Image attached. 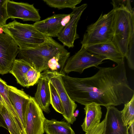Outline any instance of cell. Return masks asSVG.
<instances>
[{
	"instance_id": "obj_28",
	"label": "cell",
	"mask_w": 134,
	"mask_h": 134,
	"mask_svg": "<svg viewBox=\"0 0 134 134\" xmlns=\"http://www.w3.org/2000/svg\"><path fill=\"white\" fill-rule=\"evenodd\" d=\"M105 123L104 119L97 126L85 134H104Z\"/></svg>"
},
{
	"instance_id": "obj_3",
	"label": "cell",
	"mask_w": 134,
	"mask_h": 134,
	"mask_svg": "<svg viewBox=\"0 0 134 134\" xmlns=\"http://www.w3.org/2000/svg\"><path fill=\"white\" fill-rule=\"evenodd\" d=\"M67 51L64 46L47 36L46 41L36 47L20 49L18 57L41 73L49 70L48 65L53 59Z\"/></svg>"
},
{
	"instance_id": "obj_23",
	"label": "cell",
	"mask_w": 134,
	"mask_h": 134,
	"mask_svg": "<svg viewBox=\"0 0 134 134\" xmlns=\"http://www.w3.org/2000/svg\"><path fill=\"white\" fill-rule=\"evenodd\" d=\"M48 81L50 93V104L55 111L63 115L64 109L60 99L55 88L51 82Z\"/></svg>"
},
{
	"instance_id": "obj_30",
	"label": "cell",
	"mask_w": 134,
	"mask_h": 134,
	"mask_svg": "<svg viewBox=\"0 0 134 134\" xmlns=\"http://www.w3.org/2000/svg\"><path fill=\"white\" fill-rule=\"evenodd\" d=\"M4 107L7 109V107L5 101L1 95L0 94V111Z\"/></svg>"
},
{
	"instance_id": "obj_31",
	"label": "cell",
	"mask_w": 134,
	"mask_h": 134,
	"mask_svg": "<svg viewBox=\"0 0 134 134\" xmlns=\"http://www.w3.org/2000/svg\"><path fill=\"white\" fill-rule=\"evenodd\" d=\"M0 127H2L8 130L4 120L0 114Z\"/></svg>"
},
{
	"instance_id": "obj_9",
	"label": "cell",
	"mask_w": 134,
	"mask_h": 134,
	"mask_svg": "<svg viewBox=\"0 0 134 134\" xmlns=\"http://www.w3.org/2000/svg\"><path fill=\"white\" fill-rule=\"evenodd\" d=\"M20 48L9 35L0 34V74L9 73Z\"/></svg>"
},
{
	"instance_id": "obj_16",
	"label": "cell",
	"mask_w": 134,
	"mask_h": 134,
	"mask_svg": "<svg viewBox=\"0 0 134 134\" xmlns=\"http://www.w3.org/2000/svg\"><path fill=\"white\" fill-rule=\"evenodd\" d=\"M49 81L41 75L37 83L36 91L34 97L42 111L47 113L50 112V93Z\"/></svg>"
},
{
	"instance_id": "obj_11",
	"label": "cell",
	"mask_w": 134,
	"mask_h": 134,
	"mask_svg": "<svg viewBox=\"0 0 134 134\" xmlns=\"http://www.w3.org/2000/svg\"><path fill=\"white\" fill-rule=\"evenodd\" d=\"M87 6V4L84 3L72 9L74 12L72 16L57 37L64 46L69 48L73 47L75 40L79 38L77 32V24L83 12Z\"/></svg>"
},
{
	"instance_id": "obj_15",
	"label": "cell",
	"mask_w": 134,
	"mask_h": 134,
	"mask_svg": "<svg viewBox=\"0 0 134 134\" xmlns=\"http://www.w3.org/2000/svg\"><path fill=\"white\" fill-rule=\"evenodd\" d=\"M86 49L91 53L105 58L117 65L124 62V56L112 41L93 45Z\"/></svg>"
},
{
	"instance_id": "obj_13",
	"label": "cell",
	"mask_w": 134,
	"mask_h": 134,
	"mask_svg": "<svg viewBox=\"0 0 134 134\" xmlns=\"http://www.w3.org/2000/svg\"><path fill=\"white\" fill-rule=\"evenodd\" d=\"M106 108L104 134H129L128 127L123 121L121 111L113 106Z\"/></svg>"
},
{
	"instance_id": "obj_26",
	"label": "cell",
	"mask_w": 134,
	"mask_h": 134,
	"mask_svg": "<svg viewBox=\"0 0 134 134\" xmlns=\"http://www.w3.org/2000/svg\"><path fill=\"white\" fill-rule=\"evenodd\" d=\"M41 73L33 67L29 70L26 76L28 87L33 86L37 83Z\"/></svg>"
},
{
	"instance_id": "obj_18",
	"label": "cell",
	"mask_w": 134,
	"mask_h": 134,
	"mask_svg": "<svg viewBox=\"0 0 134 134\" xmlns=\"http://www.w3.org/2000/svg\"><path fill=\"white\" fill-rule=\"evenodd\" d=\"M32 66L22 59H15L9 73L15 78L18 83L24 87H28L27 74Z\"/></svg>"
},
{
	"instance_id": "obj_2",
	"label": "cell",
	"mask_w": 134,
	"mask_h": 134,
	"mask_svg": "<svg viewBox=\"0 0 134 134\" xmlns=\"http://www.w3.org/2000/svg\"><path fill=\"white\" fill-rule=\"evenodd\" d=\"M112 40L126 58L131 69L134 70V12L124 9L115 10Z\"/></svg>"
},
{
	"instance_id": "obj_6",
	"label": "cell",
	"mask_w": 134,
	"mask_h": 134,
	"mask_svg": "<svg viewBox=\"0 0 134 134\" xmlns=\"http://www.w3.org/2000/svg\"><path fill=\"white\" fill-rule=\"evenodd\" d=\"M41 75L52 84L57 90L62 101L64 109L63 115L67 122L72 124L76 118L73 114L77 107L70 97L65 87L61 74L50 70L41 73Z\"/></svg>"
},
{
	"instance_id": "obj_12",
	"label": "cell",
	"mask_w": 134,
	"mask_h": 134,
	"mask_svg": "<svg viewBox=\"0 0 134 134\" xmlns=\"http://www.w3.org/2000/svg\"><path fill=\"white\" fill-rule=\"evenodd\" d=\"M7 8L9 18H19L24 21L35 22L41 20L38 11L33 4L7 0Z\"/></svg>"
},
{
	"instance_id": "obj_22",
	"label": "cell",
	"mask_w": 134,
	"mask_h": 134,
	"mask_svg": "<svg viewBox=\"0 0 134 134\" xmlns=\"http://www.w3.org/2000/svg\"><path fill=\"white\" fill-rule=\"evenodd\" d=\"M0 94L5 101L6 104L7 110L12 115L20 120L16 111L10 100L8 96V85L5 81L1 78H0Z\"/></svg>"
},
{
	"instance_id": "obj_10",
	"label": "cell",
	"mask_w": 134,
	"mask_h": 134,
	"mask_svg": "<svg viewBox=\"0 0 134 134\" xmlns=\"http://www.w3.org/2000/svg\"><path fill=\"white\" fill-rule=\"evenodd\" d=\"M73 14L72 11L68 14H54L44 20L35 22L33 25L46 36L52 38L57 37Z\"/></svg>"
},
{
	"instance_id": "obj_1",
	"label": "cell",
	"mask_w": 134,
	"mask_h": 134,
	"mask_svg": "<svg viewBox=\"0 0 134 134\" xmlns=\"http://www.w3.org/2000/svg\"><path fill=\"white\" fill-rule=\"evenodd\" d=\"M89 77L62 78L70 98L84 105L92 103L105 107L125 104L134 95L128 81L124 62L114 67H100Z\"/></svg>"
},
{
	"instance_id": "obj_19",
	"label": "cell",
	"mask_w": 134,
	"mask_h": 134,
	"mask_svg": "<svg viewBox=\"0 0 134 134\" xmlns=\"http://www.w3.org/2000/svg\"><path fill=\"white\" fill-rule=\"evenodd\" d=\"M44 129L46 134H75L70 124L54 119H46Z\"/></svg>"
},
{
	"instance_id": "obj_8",
	"label": "cell",
	"mask_w": 134,
	"mask_h": 134,
	"mask_svg": "<svg viewBox=\"0 0 134 134\" xmlns=\"http://www.w3.org/2000/svg\"><path fill=\"white\" fill-rule=\"evenodd\" d=\"M43 111L30 96L24 119L23 134H43L46 120Z\"/></svg>"
},
{
	"instance_id": "obj_29",
	"label": "cell",
	"mask_w": 134,
	"mask_h": 134,
	"mask_svg": "<svg viewBox=\"0 0 134 134\" xmlns=\"http://www.w3.org/2000/svg\"><path fill=\"white\" fill-rule=\"evenodd\" d=\"M134 120H131L128 123V130H129L130 134H134Z\"/></svg>"
},
{
	"instance_id": "obj_7",
	"label": "cell",
	"mask_w": 134,
	"mask_h": 134,
	"mask_svg": "<svg viewBox=\"0 0 134 134\" xmlns=\"http://www.w3.org/2000/svg\"><path fill=\"white\" fill-rule=\"evenodd\" d=\"M107 59L98 55L92 54L83 47L73 56L69 58L64 67L63 72L69 73L71 72L81 74L87 68L99 65Z\"/></svg>"
},
{
	"instance_id": "obj_27",
	"label": "cell",
	"mask_w": 134,
	"mask_h": 134,
	"mask_svg": "<svg viewBox=\"0 0 134 134\" xmlns=\"http://www.w3.org/2000/svg\"><path fill=\"white\" fill-rule=\"evenodd\" d=\"M7 0H0V27L6 24L7 20L9 18L7 8Z\"/></svg>"
},
{
	"instance_id": "obj_14",
	"label": "cell",
	"mask_w": 134,
	"mask_h": 134,
	"mask_svg": "<svg viewBox=\"0 0 134 134\" xmlns=\"http://www.w3.org/2000/svg\"><path fill=\"white\" fill-rule=\"evenodd\" d=\"M8 88L10 100L17 113L24 129V119L30 96L23 90L12 86L8 85Z\"/></svg>"
},
{
	"instance_id": "obj_25",
	"label": "cell",
	"mask_w": 134,
	"mask_h": 134,
	"mask_svg": "<svg viewBox=\"0 0 134 134\" xmlns=\"http://www.w3.org/2000/svg\"><path fill=\"white\" fill-rule=\"evenodd\" d=\"M111 3L113 6V9L114 10L124 9L131 12H134L133 9L131 6L130 0H112Z\"/></svg>"
},
{
	"instance_id": "obj_24",
	"label": "cell",
	"mask_w": 134,
	"mask_h": 134,
	"mask_svg": "<svg viewBox=\"0 0 134 134\" xmlns=\"http://www.w3.org/2000/svg\"><path fill=\"white\" fill-rule=\"evenodd\" d=\"M121 111L123 121L128 125L130 121L134 120V95L129 102L124 104V108Z\"/></svg>"
},
{
	"instance_id": "obj_21",
	"label": "cell",
	"mask_w": 134,
	"mask_h": 134,
	"mask_svg": "<svg viewBox=\"0 0 134 134\" xmlns=\"http://www.w3.org/2000/svg\"><path fill=\"white\" fill-rule=\"evenodd\" d=\"M45 2L49 7L61 9L69 8L72 9L80 3L82 0H44Z\"/></svg>"
},
{
	"instance_id": "obj_33",
	"label": "cell",
	"mask_w": 134,
	"mask_h": 134,
	"mask_svg": "<svg viewBox=\"0 0 134 134\" xmlns=\"http://www.w3.org/2000/svg\"><path fill=\"white\" fill-rule=\"evenodd\" d=\"M3 31L2 27H0V34L3 33Z\"/></svg>"
},
{
	"instance_id": "obj_5",
	"label": "cell",
	"mask_w": 134,
	"mask_h": 134,
	"mask_svg": "<svg viewBox=\"0 0 134 134\" xmlns=\"http://www.w3.org/2000/svg\"><path fill=\"white\" fill-rule=\"evenodd\" d=\"M115 10L107 14L102 13L98 20L88 25L81 41L85 49L96 44L112 41L113 36V21Z\"/></svg>"
},
{
	"instance_id": "obj_17",
	"label": "cell",
	"mask_w": 134,
	"mask_h": 134,
	"mask_svg": "<svg viewBox=\"0 0 134 134\" xmlns=\"http://www.w3.org/2000/svg\"><path fill=\"white\" fill-rule=\"evenodd\" d=\"M84 109L85 116L81 127L86 133L99 124L102 112L100 105L94 103L86 105Z\"/></svg>"
},
{
	"instance_id": "obj_32",
	"label": "cell",
	"mask_w": 134,
	"mask_h": 134,
	"mask_svg": "<svg viewBox=\"0 0 134 134\" xmlns=\"http://www.w3.org/2000/svg\"><path fill=\"white\" fill-rule=\"evenodd\" d=\"M79 112V111L78 109L75 111H74L73 114L75 118L77 117L78 115Z\"/></svg>"
},
{
	"instance_id": "obj_20",
	"label": "cell",
	"mask_w": 134,
	"mask_h": 134,
	"mask_svg": "<svg viewBox=\"0 0 134 134\" xmlns=\"http://www.w3.org/2000/svg\"><path fill=\"white\" fill-rule=\"evenodd\" d=\"M10 134H23V128L20 120L11 114L4 107L0 111Z\"/></svg>"
},
{
	"instance_id": "obj_4",
	"label": "cell",
	"mask_w": 134,
	"mask_h": 134,
	"mask_svg": "<svg viewBox=\"0 0 134 134\" xmlns=\"http://www.w3.org/2000/svg\"><path fill=\"white\" fill-rule=\"evenodd\" d=\"M2 27L5 34L13 38L20 49L36 47L44 43L47 37L33 24H23L15 20Z\"/></svg>"
}]
</instances>
